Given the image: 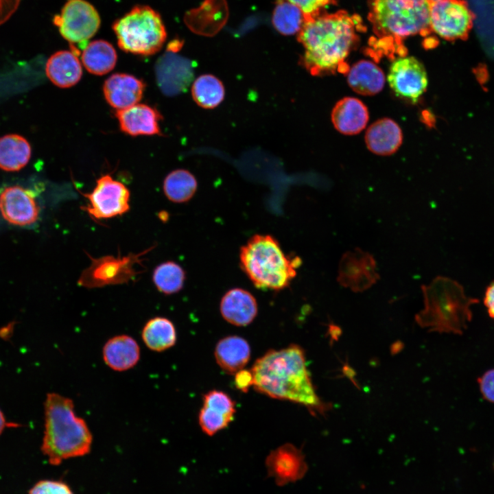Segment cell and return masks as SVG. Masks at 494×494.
I'll return each mask as SVG.
<instances>
[{
    "instance_id": "f546056e",
    "label": "cell",
    "mask_w": 494,
    "mask_h": 494,
    "mask_svg": "<svg viewBox=\"0 0 494 494\" xmlns=\"http://www.w3.org/2000/svg\"><path fill=\"white\" fill-rule=\"evenodd\" d=\"M197 187V180L194 176L182 169L171 172L163 182L165 196L175 203L189 201L195 194Z\"/></svg>"
},
{
    "instance_id": "4dcf8cb0",
    "label": "cell",
    "mask_w": 494,
    "mask_h": 494,
    "mask_svg": "<svg viewBox=\"0 0 494 494\" xmlns=\"http://www.w3.org/2000/svg\"><path fill=\"white\" fill-rule=\"evenodd\" d=\"M224 94L222 82L211 74L199 76L192 84L193 99L198 106L204 108H215L224 99Z\"/></svg>"
},
{
    "instance_id": "44dd1931",
    "label": "cell",
    "mask_w": 494,
    "mask_h": 494,
    "mask_svg": "<svg viewBox=\"0 0 494 494\" xmlns=\"http://www.w3.org/2000/svg\"><path fill=\"white\" fill-rule=\"evenodd\" d=\"M141 356L137 342L128 335H118L108 339L102 349L104 363L115 371H126L139 362Z\"/></svg>"
},
{
    "instance_id": "d6a6232c",
    "label": "cell",
    "mask_w": 494,
    "mask_h": 494,
    "mask_svg": "<svg viewBox=\"0 0 494 494\" xmlns=\"http://www.w3.org/2000/svg\"><path fill=\"white\" fill-rule=\"evenodd\" d=\"M152 278L159 292L172 294L182 290L185 280V272L178 263L166 261L154 269Z\"/></svg>"
},
{
    "instance_id": "ba28073f",
    "label": "cell",
    "mask_w": 494,
    "mask_h": 494,
    "mask_svg": "<svg viewBox=\"0 0 494 494\" xmlns=\"http://www.w3.org/2000/svg\"><path fill=\"white\" fill-rule=\"evenodd\" d=\"M153 248L124 257L104 256L99 258L90 257L91 265L84 270L78 279V284L87 288L101 287L110 285L128 283L137 274L136 263L142 261L141 257Z\"/></svg>"
},
{
    "instance_id": "277c9868",
    "label": "cell",
    "mask_w": 494,
    "mask_h": 494,
    "mask_svg": "<svg viewBox=\"0 0 494 494\" xmlns=\"http://www.w3.org/2000/svg\"><path fill=\"white\" fill-rule=\"evenodd\" d=\"M421 290L424 307L415 316L416 323L429 331L462 333L472 318L470 307L478 300L467 296L457 281L442 276Z\"/></svg>"
},
{
    "instance_id": "7c38bea8",
    "label": "cell",
    "mask_w": 494,
    "mask_h": 494,
    "mask_svg": "<svg viewBox=\"0 0 494 494\" xmlns=\"http://www.w3.org/2000/svg\"><path fill=\"white\" fill-rule=\"evenodd\" d=\"M388 82L394 93L401 98L416 102L427 86L423 64L412 56L395 60L389 69Z\"/></svg>"
},
{
    "instance_id": "ab89813d",
    "label": "cell",
    "mask_w": 494,
    "mask_h": 494,
    "mask_svg": "<svg viewBox=\"0 0 494 494\" xmlns=\"http://www.w3.org/2000/svg\"><path fill=\"white\" fill-rule=\"evenodd\" d=\"M473 73H475L478 81L481 84H484L488 80L489 73L485 65L479 64L473 69Z\"/></svg>"
},
{
    "instance_id": "52a82bcc",
    "label": "cell",
    "mask_w": 494,
    "mask_h": 494,
    "mask_svg": "<svg viewBox=\"0 0 494 494\" xmlns=\"http://www.w3.org/2000/svg\"><path fill=\"white\" fill-rule=\"evenodd\" d=\"M119 47L136 55L150 56L163 47L167 32L160 14L148 5H136L113 25Z\"/></svg>"
},
{
    "instance_id": "d590c367",
    "label": "cell",
    "mask_w": 494,
    "mask_h": 494,
    "mask_svg": "<svg viewBox=\"0 0 494 494\" xmlns=\"http://www.w3.org/2000/svg\"><path fill=\"white\" fill-rule=\"evenodd\" d=\"M478 381L483 397L494 403V368L485 372Z\"/></svg>"
},
{
    "instance_id": "f35d334b",
    "label": "cell",
    "mask_w": 494,
    "mask_h": 494,
    "mask_svg": "<svg viewBox=\"0 0 494 494\" xmlns=\"http://www.w3.org/2000/svg\"><path fill=\"white\" fill-rule=\"evenodd\" d=\"M484 303L487 309L489 316L494 319V281H493L486 290Z\"/></svg>"
},
{
    "instance_id": "484cf974",
    "label": "cell",
    "mask_w": 494,
    "mask_h": 494,
    "mask_svg": "<svg viewBox=\"0 0 494 494\" xmlns=\"http://www.w3.org/2000/svg\"><path fill=\"white\" fill-rule=\"evenodd\" d=\"M349 86L357 93L373 95L381 91L385 83L382 70L373 62L360 60L347 71Z\"/></svg>"
},
{
    "instance_id": "8d00e7d4",
    "label": "cell",
    "mask_w": 494,
    "mask_h": 494,
    "mask_svg": "<svg viewBox=\"0 0 494 494\" xmlns=\"http://www.w3.org/2000/svg\"><path fill=\"white\" fill-rule=\"evenodd\" d=\"M235 384L242 392H246L253 386V375L251 370L242 369L235 374Z\"/></svg>"
},
{
    "instance_id": "5b68a950",
    "label": "cell",
    "mask_w": 494,
    "mask_h": 494,
    "mask_svg": "<svg viewBox=\"0 0 494 494\" xmlns=\"http://www.w3.org/2000/svg\"><path fill=\"white\" fill-rule=\"evenodd\" d=\"M239 259L241 268L257 288L276 291L290 284L302 264L299 257L285 255L269 235L252 237L241 248Z\"/></svg>"
},
{
    "instance_id": "4fadbf2b",
    "label": "cell",
    "mask_w": 494,
    "mask_h": 494,
    "mask_svg": "<svg viewBox=\"0 0 494 494\" xmlns=\"http://www.w3.org/2000/svg\"><path fill=\"white\" fill-rule=\"evenodd\" d=\"M167 51L156 62L154 71L158 86L167 96L185 92L193 79V65L191 60Z\"/></svg>"
},
{
    "instance_id": "8992f818",
    "label": "cell",
    "mask_w": 494,
    "mask_h": 494,
    "mask_svg": "<svg viewBox=\"0 0 494 494\" xmlns=\"http://www.w3.org/2000/svg\"><path fill=\"white\" fill-rule=\"evenodd\" d=\"M428 0H371L368 19L381 44H400L401 39L432 32Z\"/></svg>"
},
{
    "instance_id": "cb8c5ba5",
    "label": "cell",
    "mask_w": 494,
    "mask_h": 494,
    "mask_svg": "<svg viewBox=\"0 0 494 494\" xmlns=\"http://www.w3.org/2000/svg\"><path fill=\"white\" fill-rule=\"evenodd\" d=\"M46 74L51 82L60 88H69L81 79L82 69L76 54L72 51H58L46 63Z\"/></svg>"
},
{
    "instance_id": "9a60e30c",
    "label": "cell",
    "mask_w": 494,
    "mask_h": 494,
    "mask_svg": "<svg viewBox=\"0 0 494 494\" xmlns=\"http://www.w3.org/2000/svg\"><path fill=\"white\" fill-rule=\"evenodd\" d=\"M0 210L4 219L19 226L32 224L39 215L33 191L20 186L9 187L2 191Z\"/></svg>"
},
{
    "instance_id": "4316f807",
    "label": "cell",
    "mask_w": 494,
    "mask_h": 494,
    "mask_svg": "<svg viewBox=\"0 0 494 494\" xmlns=\"http://www.w3.org/2000/svg\"><path fill=\"white\" fill-rule=\"evenodd\" d=\"M30 157L31 146L23 137L10 134L0 138V169L19 171L27 164Z\"/></svg>"
},
{
    "instance_id": "83f0119b",
    "label": "cell",
    "mask_w": 494,
    "mask_h": 494,
    "mask_svg": "<svg viewBox=\"0 0 494 494\" xmlns=\"http://www.w3.org/2000/svg\"><path fill=\"white\" fill-rule=\"evenodd\" d=\"M141 338L150 350L162 352L176 344L177 335L174 325L170 320L157 316L150 319L145 324Z\"/></svg>"
},
{
    "instance_id": "d4e9b609",
    "label": "cell",
    "mask_w": 494,
    "mask_h": 494,
    "mask_svg": "<svg viewBox=\"0 0 494 494\" xmlns=\"http://www.w3.org/2000/svg\"><path fill=\"white\" fill-rule=\"evenodd\" d=\"M214 354L220 367L226 373L235 375L248 362L250 348L244 338L229 336L217 343Z\"/></svg>"
},
{
    "instance_id": "836d02e7",
    "label": "cell",
    "mask_w": 494,
    "mask_h": 494,
    "mask_svg": "<svg viewBox=\"0 0 494 494\" xmlns=\"http://www.w3.org/2000/svg\"><path fill=\"white\" fill-rule=\"evenodd\" d=\"M297 6L303 13L305 21L322 14L324 8L333 4L336 0H287Z\"/></svg>"
},
{
    "instance_id": "603a6c76",
    "label": "cell",
    "mask_w": 494,
    "mask_h": 494,
    "mask_svg": "<svg viewBox=\"0 0 494 494\" xmlns=\"http://www.w3.org/2000/svg\"><path fill=\"white\" fill-rule=\"evenodd\" d=\"M403 134L399 126L390 118L380 119L372 124L365 134L368 149L378 155H390L401 145Z\"/></svg>"
},
{
    "instance_id": "2e32d148",
    "label": "cell",
    "mask_w": 494,
    "mask_h": 494,
    "mask_svg": "<svg viewBox=\"0 0 494 494\" xmlns=\"http://www.w3.org/2000/svg\"><path fill=\"white\" fill-rule=\"evenodd\" d=\"M266 464L270 476L279 485L301 479L307 469L302 451L292 444H285L272 451Z\"/></svg>"
},
{
    "instance_id": "e575fe53",
    "label": "cell",
    "mask_w": 494,
    "mask_h": 494,
    "mask_svg": "<svg viewBox=\"0 0 494 494\" xmlns=\"http://www.w3.org/2000/svg\"><path fill=\"white\" fill-rule=\"evenodd\" d=\"M29 494H74L69 486L60 480H41L29 491Z\"/></svg>"
},
{
    "instance_id": "7a4b0ae2",
    "label": "cell",
    "mask_w": 494,
    "mask_h": 494,
    "mask_svg": "<svg viewBox=\"0 0 494 494\" xmlns=\"http://www.w3.org/2000/svg\"><path fill=\"white\" fill-rule=\"evenodd\" d=\"M360 24L358 16L344 10L305 21L297 37L305 49L302 65L313 75L347 72L344 60L357 42Z\"/></svg>"
},
{
    "instance_id": "5bb4252c",
    "label": "cell",
    "mask_w": 494,
    "mask_h": 494,
    "mask_svg": "<svg viewBox=\"0 0 494 494\" xmlns=\"http://www.w3.org/2000/svg\"><path fill=\"white\" fill-rule=\"evenodd\" d=\"M376 262L368 252L360 248L344 253L340 262L338 281L354 292H363L379 279Z\"/></svg>"
},
{
    "instance_id": "30bf717a",
    "label": "cell",
    "mask_w": 494,
    "mask_h": 494,
    "mask_svg": "<svg viewBox=\"0 0 494 494\" xmlns=\"http://www.w3.org/2000/svg\"><path fill=\"white\" fill-rule=\"evenodd\" d=\"M475 18L464 0H438L431 3L432 31L447 40L467 39Z\"/></svg>"
},
{
    "instance_id": "6da1fadb",
    "label": "cell",
    "mask_w": 494,
    "mask_h": 494,
    "mask_svg": "<svg viewBox=\"0 0 494 494\" xmlns=\"http://www.w3.org/2000/svg\"><path fill=\"white\" fill-rule=\"evenodd\" d=\"M250 370L253 387L262 394L301 404L314 414H323L329 408L316 394L304 351L298 345L268 351L255 361Z\"/></svg>"
},
{
    "instance_id": "d6986e66",
    "label": "cell",
    "mask_w": 494,
    "mask_h": 494,
    "mask_svg": "<svg viewBox=\"0 0 494 494\" xmlns=\"http://www.w3.org/2000/svg\"><path fill=\"white\" fill-rule=\"evenodd\" d=\"M120 129L131 136L161 134L158 111L146 104H137L116 112Z\"/></svg>"
},
{
    "instance_id": "74e56055",
    "label": "cell",
    "mask_w": 494,
    "mask_h": 494,
    "mask_svg": "<svg viewBox=\"0 0 494 494\" xmlns=\"http://www.w3.org/2000/svg\"><path fill=\"white\" fill-rule=\"evenodd\" d=\"M19 1V0H0V23L12 14Z\"/></svg>"
},
{
    "instance_id": "1f68e13d",
    "label": "cell",
    "mask_w": 494,
    "mask_h": 494,
    "mask_svg": "<svg viewBox=\"0 0 494 494\" xmlns=\"http://www.w3.org/2000/svg\"><path fill=\"white\" fill-rule=\"evenodd\" d=\"M272 22L274 28L284 35L298 33L305 18L302 11L287 0H277L274 9Z\"/></svg>"
},
{
    "instance_id": "3957f363",
    "label": "cell",
    "mask_w": 494,
    "mask_h": 494,
    "mask_svg": "<svg viewBox=\"0 0 494 494\" xmlns=\"http://www.w3.org/2000/svg\"><path fill=\"white\" fill-rule=\"evenodd\" d=\"M74 406L71 399L58 393L46 396L41 451L52 465L91 451L92 433L86 421L75 414Z\"/></svg>"
},
{
    "instance_id": "9c48e42d",
    "label": "cell",
    "mask_w": 494,
    "mask_h": 494,
    "mask_svg": "<svg viewBox=\"0 0 494 494\" xmlns=\"http://www.w3.org/2000/svg\"><path fill=\"white\" fill-rule=\"evenodd\" d=\"M100 22L97 10L85 0H69L54 18L61 36L82 49L99 30Z\"/></svg>"
},
{
    "instance_id": "ffe728a7",
    "label": "cell",
    "mask_w": 494,
    "mask_h": 494,
    "mask_svg": "<svg viewBox=\"0 0 494 494\" xmlns=\"http://www.w3.org/2000/svg\"><path fill=\"white\" fill-rule=\"evenodd\" d=\"M220 309L222 317L228 322L244 327L254 320L258 307L250 292L242 288H233L223 296Z\"/></svg>"
},
{
    "instance_id": "8fae6325",
    "label": "cell",
    "mask_w": 494,
    "mask_h": 494,
    "mask_svg": "<svg viewBox=\"0 0 494 494\" xmlns=\"http://www.w3.org/2000/svg\"><path fill=\"white\" fill-rule=\"evenodd\" d=\"M89 201L82 209L94 220H103L121 215L130 209V191L122 183L110 175L99 178L91 193H82Z\"/></svg>"
},
{
    "instance_id": "ac0fdd59",
    "label": "cell",
    "mask_w": 494,
    "mask_h": 494,
    "mask_svg": "<svg viewBox=\"0 0 494 494\" xmlns=\"http://www.w3.org/2000/svg\"><path fill=\"white\" fill-rule=\"evenodd\" d=\"M145 88V83L132 75L114 73L104 82L103 92L107 102L118 110L137 104Z\"/></svg>"
},
{
    "instance_id": "7402d4cb",
    "label": "cell",
    "mask_w": 494,
    "mask_h": 494,
    "mask_svg": "<svg viewBox=\"0 0 494 494\" xmlns=\"http://www.w3.org/2000/svg\"><path fill=\"white\" fill-rule=\"evenodd\" d=\"M368 117L365 104L351 97L339 100L331 112V121L335 128L348 135L360 132L366 126Z\"/></svg>"
},
{
    "instance_id": "60d3db41",
    "label": "cell",
    "mask_w": 494,
    "mask_h": 494,
    "mask_svg": "<svg viewBox=\"0 0 494 494\" xmlns=\"http://www.w3.org/2000/svg\"><path fill=\"white\" fill-rule=\"evenodd\" d=\"M7 425L5 416L2 412V411L0 410V434L3 431L5 425Z\"/></svg>"
},
{
    "instance_id": "e0dca14e",
    "label": "cell",
    "mask_w": 494,
    "mask_h": 494,
    "mask_svg": "<svg viewBox=\"0 0 494 494\" xmlns=\"http://www.w3.org/2000/svg\"><path fill=\"white\" fill-rule=\"evenodd\" d=\"M235 412V404L231 397L220 390H211L203 397V405L198 415L202 430L209 436L226 427Z\"/></svg>"
},
{
    "instance_id": "b9f144b4",
    "label": "cell",
    "mask_w": 494,
    "mask_h": 494,
    "mask_svg": "<svg viewBox=\"0 0 494 494\" xmlns=\"http://www.w3.org/2000/svg\"><path fill=\"white\" fill-rule=\"evenodd\" d=\"M428 1H430L431 3H432V2H434V1H438V0H428Z\"/></svg>"
},
{
    "instance_id": "f1b7e54d",
    "label": "cell",
    "mask_w": 494,
    "mask_h": 494,
    "mask_svg": "<svg viewBox=\"0 0 494 494\" xmlns=\"http://www.w3.org/2000/svg\"><path fill=\"white\" fill-rule=\"evenodd\" d=\"M117 52L113 46L104 40L88 43L82 53V62L86 69L95 75H104L115 67Z\"/></svg>"
}]
</instances>
